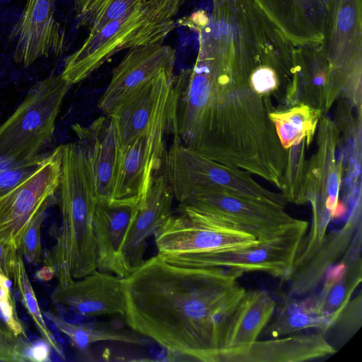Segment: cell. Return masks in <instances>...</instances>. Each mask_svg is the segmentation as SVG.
<instances>
[{
	"instance_id": "cell-1",
	"label": "cell",
	"mask_w": 362,
	"mask_h": 362,
	"mask_svg": "<svg viewBox=\"0 0 362 362\" xmlns=\"http://www.w3.org/2000/svg\"><path fill=\"white\" fill-rule=\"evenodd\" d=\"M267 59L263 45L241 36L199 48L194 66L174 76L166 132L184 146L280 189L287 150L250 83Z\"/></svg>"
},
{
	"instance_id": "cell-2",
	"label": "cell",
	"mask_w": 362,
	"mask_h": 362,
	"mask_svg": "<svg viewBox=\"0 0 362 362\" xmlns=\"http://www.w3.org/2000/svg\"><path fill=\"white\" fill-rule=\"evenodd\" d=\"M243 272L170 264L158 254L122 279L126 324L169 353L215 362L226 324L245 292Z\"/></svg>"
},
{
	"instance_id": "cell-3",
	"label": "cell",
	"mask_w": 362,
	"mask_h": 362,
	"mask_svg": "<svg viewBox=\"0 0 362 362\" xmlns=\"http://www.w3.org/2000/svg\"><path fill=\"white\" fill-rule=\"evenodd\" d=\"M57 194L62 223L45 263L54 269L58 284L64 285L98 270L93 233L98 199L87 160L76 145L62 150Z\"/></svg>"
},
{
	"instance_id": "cell-4",
	"label": "cell",
	"mask_w": 362,
	"mask_h": 362,
	"mask_svg": "<svg viewBox=\"0 0 362 362\" xmlns=\"http://www.w3.org/2000/svg\"><path fill=\"white\" fill-rule=\"evenodd\" d=\"M72 85L60 74L37 82L0 125V168L33 162L51 139L64 98Z\"/></svg>"
},
{
	"instance_id": "cell-5",
	"label": "cell",
	"mask_w": 362,
	"mask_h": 362,
	"mask_svg": "<svg viewBox=\"0 0 362 362\" xmlns=\"http://www.w3.org/2000/svg\"><path fill=\"white\" fill-rule=\"evenodd\" d=\"M173 20L162 22L147 3L135 6L94 33L65 59L61 74L71 85L90 75L115 54L139 45L163 42L174 28Z\"/></svg>"
},
{
	"instance_id": "cell-6",
	"label": "cell",
	"mask_w": 362,
	"mask_h": 362,
	"mask_svg": "<svg viewBox=\"0 0 362 362\" xmlns=\"http://www.w3.org/2000/svg\"><path fill=\"white\" fill-rule=\"evenodd\" d=\"M267 242L308 231V223L291 216L286 204L223 189L197 192L180 203Z\"/></svg>"
},
{
	"instance_id": "cell-7",
	"label": "cell",
	"mask_w": 362,
	"mask_h": 362,
	"mask_svg": "<svg viewBox=\"0 0 362 362\" xmlns=\"http://www.w3.org/2000/svg\"><path fill=\"white\" fill-rule=\"evenodd\" d=\"M338 130L325 118L320 122L317 148L307 164L305 194L312 206V223L297 254L298 264L307 263L320 248L328 226L339 209L342 161L337 158Z\"/></svg>"
},
{
	"instance_id": "cell-8",
	"label": "cell",
	"mask_w": 362,
	"mask_h": 362,
	"mask_svg": "<svg viewBox=\"0 0 362 362\" xmlns=\"http://www.w3.org/2000/svg\"><path fill=\"white\" fill-rule=\"evenodd\" d=\"M163 172L174 198L180 203L203 190L223 189L286 204L281 193L259 185L249 173L213 160L173 139L163 161Z\"/></svg>"
},
{
	"instance_id": "cell-9",
	"label": "cell",
	"mask_w": 362,
	"mask_h": 362,
	"mask_svg": "<svg viewBox=\"0 0 362 362\" xmlns=\"http://www.w3.org/2000/svg\"><path fill=\"white\" fill-rule=\"evenodd\" d=\"M154 233L158 255L181 265L195 256L257 245L251 234L190 209L179 207Z\"/></svg>"
},
{
	"instance_id": "cell-10",
	"label": "cell",
	"mask_w": 362,
	"mask_h": 362,
	"mask_svg": "<svg viewBox=\"0 0 362 362\" xmlns=\"http://www.w3.org/2000/svg\"><path fill=\"white\" fill-rule=\"evenodd\" d=\"M62 149L57 146L43 156L35 170L0 197V241L20 250L22 237L35 214L57 201Z\"/></svg>"
},
{
	"instance_id": "cell-11",
	"label": "cell",
	"mask_w": 362,
	"mask_h": 362,
	"mask_svg": "<svg viewBox=\"0 0 362 362\" xmlns=\"http://www.w3.org/2000/svg\"><path fill=\"white\" fill-rule=\"evenodd\" d=\"M167 117L121 147L117 175L110 203L136 205L146 196L163 165Z\"/></svg>"
},
{
	"instance_id": "cell-12",
	"label": "cell",
	"mask_w": 362,
	"mask_h": 362,
	"mask_svg": "<svg viewBox=\"0 0 362 362\" xmlns=\"http://www.w3.org/2000/svg\"><path fill=\"white\" fill-rule=\"evenodd\" d=\"M307 232L302 231L257 245L224 250L192 257L179 266L223 267L245 272H264L287 281L300 245Z\"/></svg>"
},
{
	"instance_id": "cell-13",
	"label": "cell",
	"mask_w": 362,
	"mask_h": 362,
	"mask_svg": "<svg viewBox=\"0 0 362 362\" xmlns=\"http://www.w3.org/2000/svg\"><path fill=\"white\" fill-rule=\"evenodd\" d=\"M361 1L329 0L322 47L345 86L361 82Z\"/></svg>"
},
{
	"instance_id": "cell-14",
	"label": "cell",
	"mask_w": 362,
	"mask_h": 362,
	"mask_svg": "<svg viewBox=\"0 0 362 362\" xmlns=\"http://www.w3.org/2000/svg\"><path fill=\"white\" fill-rule=\"evenodd\" d=\"M296 45L292 79L286 88V100L290 105H307L322 113L343 93L341 83L321 42Z\"/></svg>"
},
{
	"instance_id": "cell-15",
	"label": "cell",
	"mask_w": 362,
	"mask_h": 362,
	"mask_svg": "<svg viewBox=\"0 0 362 362\" xmlns=\"http://www.w3.org/2000/svg\"><path fill=\"white\" fill-rule=\"evenodd\" d=\"M173 71H163L124 98L109 114L121 147L165 119L172 93Z\"/></svg>"
},
{
	"instance_id": "cell-16",
	"label": "cell",
	"mask_w": 362,
	"mask_h": 362,
	"mask_svg": "<svg viewBox=\"0 0 362 362\" xmlns=\"http://www.w3.org/2000/svg\"><path fill=\"white\" fill-rule=\"evenodd\" d=\"M9 40L14 43V61L25 67L51 54L62 55L65 36L56 19L53 0H27Z\"/></svg>"
},
{
	"instance_id": "cell-17",
	"label": "cell",
	"mask_w": 362,
	"mask_h": 362,
	"mask_svg": "<svg viewBox=\"0 0 362 362\" xmlns=\"http://www.w3.org/2000/svg\"><path fill=\"white\" fill-rule=\"evenodd\" d=\"M56 304L86 317L124 316L122 278L96 270L64 285L58 284L51 295Z\"/></svg>"
},
{
	"instance_id": "cell-18",
	"label": "cell",
	"mask_w": 362,
	"mask_h": 362,
	"mask_svg": "<svg viewBox=\"0 0 362 362\" xmlns=\"http://www.w3.org/2000/svg\"><path fill=\"white\" fill-rule=\"evenodd\" d=\"M175 51L160 43L129 49L114 69L108 86L99 100L98 107L109 115L132 91L163 71H173Z\"/></svg>"
},
{
	"instance_id": "cell-19",
	"label": "cell",
	"mask_w": 362,
	"mask_h": 362,
	"mask_svg": "<svg viewBox=\"0 0 362 362\" xmlns=\"http://www.w3.org/2000/svg\"><path fill=\"white\" fill-rule=\"evenodd\" d=\"M72 129L88 163L98 201L110 202L121 151L113 120L107 115L88 127L75 124Z\"/></svg>"
},
{
	"instance_id": "cell-20",
	"label": "cell",
	"mask_w": 362,
	"mask_h": 362,
	"mask_svg": "<svg viewBox=\"0 0 362 362\" xmlns=\"http://www.w3.org/2000/svg\"><path fill=\"white\" fill-rule=\"evenodd\" d=\"M337 352L325 333L291 334L219 351L215 362H303Z\"/></svg>"
},
{
	"instance_id": "cell-21",
	"label": "cell",
	"mask_w": 362,
	"mask_h": 362,
	"mask_svg": "<svg viewBox=\"0 0 362 362\" xmlns=\"http://www.w3.org/2000/svg\"><path fill=\"white\" fill-rule=\"evenodd\" d=\"M174 199L164 174L156 176L146 196L136 205L127 230L122 257L128 275L144 262L147 240L173 214Z\"/></svg>"
},
{
	"instance_id": "cell-22",
	"label": "cell",
	"mask_w": 362,
	"mask_h": 362,
	"mask_svg": "<svg viewBox=\"0 0 362 362\" xmlns=\"http://www.w3.org/2000/svg\"><path fill=\"white\" fill-rule=\"evenodd\" d=\"M136 205L98 201L93 214L98 270L112 273L122 279L128 276L122 247Z\"/></svg>"
},
{
	"instance_id": "cell-23",
	"label": "cell",
	"mask_w": 362,
	"mask_h": 362,
	"mask_svg": "<svg viewBox=\"0 0 362 362\" xmlns=\"http://www.w3.org/2000/svg\"><path fill=\"white\" fill-rule=\"evenodd\" d=\"M294 44L321 42L329 0H255Z\"/></svg>"
},
{
	"instance_id": "cell-24",
	"label": "cell",
	"mask_w": 362,
	"mask_h": 362,
	"mask_svg": "<svg viewBox=\"0 0 362 362\" xmlns=\"http://www.w3.org/2000/svg\"><path fill=\"white\" fill-rule=\"evenodd\" d=\"M361 230L354 238L341 262L325 274L321 291L312 296L315 312L331 325L349 302L362 280Z\"/></svg>"
},
{
	"instance_id": "cell-25",
	"label": "cell",
	"mask_w": 362,
	"mask_h": 362,
	"mask_svg": "<svg viewBox=\"0 0 362 362\" xmlns=\"http://www.w3.org/2000/svg\"><path fill=\"white\" fill-rule=\"evenodd\" d=\"M354 209L342 227L327 233L320 248L310 260L291 272L287 280L290 295L302 296L313 291L328 269L346 253L355 235L361 230V206Z\"/></svg>"
},
{
	"instance_id": "cell-26",
	"label": "cell",
	"mask_w": 362,
	"mask_h": 362,
	"mask_svg": "<svg viewBox=\"0 0 362 362\" xmlns=\"http://www.w3.org/2000/svg\"><path fill=\"white\" fill-rule=\"evenodd\" d=\"M276 307V301L267 291H246L226 324L219 351L256 341L272 320Z\"/></svg>"
},
{
	"instance_id": "cell-27",
	"label": "cell",
	"mask_w": 362,
	"mask_h": 362,
	"mask_svg": "<svg viewBox=\"0 0 362 362\" xmlns=\"http://www.w3.org/2000/svg\"><path fill=\"white\" fill-rule=\"evenodd\" d=\"M274 317L264 328V334L276 338L296 334L303 330L315 329L325 334L330 324L315 310L312 297L298 300L291 295H283L276 307Z\"/></svg>"
},
{
	"instance_id": "cell-28",
	"label": "cell",
	"mask_w": 362,
	"mask_h": 362,
	"mask_svg": "<svg viewBox=\"0 0 362 362\" xmlns=\"http://www.w3.org/2000/svg\"><path fill=\"white\" fill-rule=\"evenodd\" d=\"M321 112L307 105H296L269 116L279 140L284 149L297 145L303 139L313 140Z\"/></svg>"
},
{
	"instance_id": "cell-29",
	"label": "cell",
	"mask_w": 362,
	"mask_h": 362,
	"mask_svg": "<svg viewBox=\"0 0 362 362\" xmlns=\"http://www.w3.org/2000/svg\"><path fill=\"white\" fill-rule=\"evenodd\" d=\"M44 315L70 339L75 347L79 349H83L92 344L100 341L144 344L141 337L127 330L100 325L69 322L49 311H45Z\"/></svg>"
},
{
	"instance_id": "cell-30",
	"label": "cell",
	"mask_w": 362,
	"mask_h": 362,
	"mask_svg": "<svg viewBox=\"0 0 362 362\" xmlns=\"http://www.w3.org/2000/svg\"><path fill=\"white\" fill-rule=\"evenodd\" d=\"M148 0H74L77 28L94 33Z\"/></svg>"
},
{
	"instance_id": "cell-31",
	"label": "cell",
	"mask_w": 362,
	"mask_h": 362,
	"mask_svg": "<svg viewBox=\"0 0 362 362\" xmlns=\"http://www.w3.org/2000/svg\"><path fill=\"white\" fill-rule=\"evenodd\" d=\"M312 141L303 139L287 150L286 165L283 175L281 190L286 202L296 204L307 203L305 194V174L307 163L305 160V148Z\"/></svg>"
},
{
	"instance_id": "cell-32",
	"label": "cell",
	"mask_w": 362,
	"mask_h": 362,
	"mask_svg": "<svg viewBox=\"0 0 362 362\" xmlns=\"http://www.w3.org/2000/svg\"><path fill=\"white\" fill-rule=\"evenodd\" d=\"M21 301L34 322L42 339L46 341L60 356L64 357L63 350L43 318L35 293L28 278L22 254L18 252L16 272L13 277Z\"/></svg>"
},
{
	"instance_id": "cell-33",
	"label": "cell",
	"mask_w": 362,
	"mask_h": 362,
	"mask_svg": "<svg viewBox=\"0 0 362 362\" xmlns=\"http://www.w3.org/2000/svg\"><path fill=\"white\" fill-rule=\"evenodd\" d=\"M11 286V279L0 271V327L26 339L27 335L18 318Z\"/></svg>"
},
{
	"instance_id": "cell-34",
	"label": "cell",
	"mask_w": 362,
	"mask_h": 362,
	"mask_svg": "<svg viewBox=\"0 0 362 362\" xmlns=\"http://www.w3.org/2000/svg\"><path fill=\"white\" fill-rule=\"evenodd\" d=\"M361 321L362 295L359 293L354 298H351L325 334L334 331L337 342L346 343L359 329Z\"/></svg>"
},
{
	"instance_id": "cell-35",
	"label": "cell",
	"mask_w": 362,
	"mask_h": 362,
	"mask_svg": "<svg viewBox=\"0 0 362 362\" xmlns=\"http://www.w3.org/2000/svg\"><path fill=\"white\" fill-rule=\"evenodd\" d=\"M50 205H44L35 214L22 237L20 250L27 261L35 264L40 263L42 259L41 227L46 216V211Z\"/></svg>"
},
{
	"instance_id": "cell-36",
	"label": "cell",
	"mask_w": 362,
	"mask_h": 362,
	"mask_svg": "<svg viewBox=\"0 0 362 362\" xmlns=\"http://www.w3.org/2000/svg\"><path fill=\"white\" fill-rule=\"evenodd\" d=\"M25 339L0 327V361H24Z\"/></svg>"
},
{
	"instance_id": "cell-37",
	"label": "cell",
	"mask_w": 362,
	"mask_h": 362,
	"mask_svg": "<svg viewBox=\"0 0 362 362\" xmlns=\"http://www.w3.org/2000/svg\"><path fill=\"white\" fill-rule=\"evenodd\" d=\"M182 3V0H148L147 1L148 6L156 17L163 22L172 21Z\"/></svg>"
},
{
	"instance_id": "cell-38",
	"label": "cell",
	"mask_w": 362,
	"mask_h": 362,
	"mask_svg": "<svg viewBox=\"0 0 362 362\" xmlns=\"http://www.w3.org/2000/svg\"><path fill=\"white\" fill-rule=\"evenodd\" d=\"M51 346L42 338L34 342L25 344L23 349L24 361H50Z\"/></svg>"
},
{
	"instance_id": "cell-39",
	"label": "cell",
	"mask_w": 362,
	"mask_h": 362,
	"mask_svg": "<svg viewBox=\"0 0 362 362\" xmlns=\"http://www.w3.org/2000/svg\"><path fill=\"white\" fill-rule=\"evenodd\" d=\"M19 250L4 245L0 241V271L8 278L14 277Z\"/></svg>"
},
{
	"instance_id": "cell-40",
	"label": "cell",
	"mask_w": 362,
	"mask_h": 362,
	"mask_svg": "<svg viewBox=\"0 0 362 362\" xmlns=\"http://www.w3.org/2000/svg\"><path fill=\"white\" fill-rule=\"evenodd\" d=\"M36 275L40 279L48 281L55 276V272L52 267L45 265L37 272Z\"/></svg>"
}]
</instances>
